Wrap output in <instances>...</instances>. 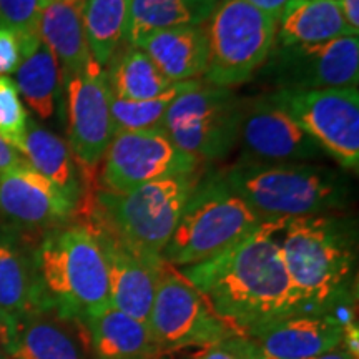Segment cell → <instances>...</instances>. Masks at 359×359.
Instances as JSON below:
<instances>
[{
    "label": "cell",
    "instance_id": "cell-41",
    "mask_svg": "<svg viewBox=\"0 0 359 359\" xmlns=\"http://www.w3.org/2000/svg\"><path fill=\"white\" fill-rule=\"evenodd\" d=\"M64 2H77V0H64Z\"/></svg>",
    "mask_w": 359,
    "mask_h": 359
},
{
    "label": "cell",
    "instance_id": "cell-6",
    "mask_svg": "<svg viewBox=\"0 0 359 359\" xmlns=\"http://www.w3.org/2000/svg\"><path fill=\"white\" fill-rule=\"evenodd\" d=\"M200 178L201 173L195 172L147 183L127 193L97 190L85 215L100 219L140 253L161 258Z\"/></svg>",
    "mask_w": 359,
    "mask_h": 359
},
{
    "label": "cell",
    "instance_id": "cell-38",
    "mask_svg": "<svg viewBox=\"0 0 359 359\" xmlns=\"http://www.w3.org/2000/svg\"><path fill=\"white\" fill-rule=\"evenodd\" d=\"M11 326H12V320H8V318L0 311V344H2L4 348H6V343H7V338H8V331H11Z\"/></svg>",
    "mask_w": 359,
    "mask_h": 359
},
{
    "label": "cell",
    "instance_id": "cell-18",
    "mask_svg": "<svg viewBox=\"0 0 359 359\" xmlns=\"http://www.w3.org/2000/svg\"><path fill=\"white\" fill-rule=\"evenodd\" d=\"M344 321L327 311H304L273 321L248 336L263 354L276 359H311L348 338Z\"/></svg>",
    "mask_w": 359,
    "mask_h": 359
},
{
    "label": "cell",
    "instance_id": "cell-3",
    "mask_svg": "<svg viewBox=\"0 0 359 359\" xmlns=\"http://www.w3.org/2000/svg\"><path fill=\"white\" fill-rule=\"evenodd\" d=\"M222 177L263 219L330 213L351 200V185L344 175L311 163H266L241 158Z\"/></svg>",
    "mask_w": 359,
    "mask_h": 359
},
{
    "label": "cell",
    "instance_id": "cell-13",
    "mask_svg": "<svg viewBox=\"0 0 359 359\" xmlns=\"http://www.w3.org/2000/svg\"><path fill=\"white\" fill-rule=\"evenodd\" d=\"M67 132L79 172L92 175L115 137L111 90L105 69L90 62L79 74L67 75Z\"/></svg>",
    "mask_w": 359,
    "mask_h": 359
},
{
    "label": "cell",
    "instance_id": "cell-7",
    "mask_svg": "<svg viewBox=\"0 0 359 359\" xmlns=\"http://www.w3.org/2000/svg\"><path fill=\"white\" fill-rule=\"evenodd\" d=\"M278 19L243 0H222L205 22L206 83L231 88L253 77L276 43Z\"/></svg>",
    "mask_w": 359,
    "mask_h": 359
},
{
    "label": "cell",
    "instance_id": "cell-39",
    "mask_svg": "<svg viewBox=\"0 0 359 359\" xmlns=\"http://www.w3.org/2000/svg\"><path fill=\"white\" fill-rule=\"evenodd\" d=\"M0 359H11V358H8L7 351H6V348H4L2 344H0Z\"/></svg>",
    "mask_w": 359,
    "mask_h": 359
},
{
    "label": "cell",
    "instance_id": "cell-37",
    "mask_svg": "<svg viewBox=\"0 0 359 359\" xmlns=\"http://www.w3.org/2000/svg\"><path fill=\"white\" fill-rule=\"evenodd\" d=\"M311 359H358V349H353L351 344L348 341H344V343H341L339 346L331 349V351L320 354V356Z\"/></svg>",
    "mask_w": 359,
    "mask_h": 359
},
{
    "label": "cell",
    "instance_id": "cell-17",
    "mask_svg": "<svg viewBox=\"0 0 359 359\" xmlns=\"http://www.w3.org/2000/svg\"><path fill=\"white\" fill-rule=\"evenodd\" d=\"M79 203L27 161L0 173V215L20 226H50L74 218Z\"/></svg>",
    "mask_w": 359,
    "mask_h": 359
},
{
    "label": "cell",
    "instance_id": "cell-22",
    "mask_svg": "<svg viewBox=\"0 0 359 359\" xmlns=\"http://www.w3.org/2000/svg\"><path fill=\"white\" fill-rule=\"evenodd\" d=\"M346 35H358L349 29L339 0H288L278 17L276 43H323Z\"/></svg>",
    "mask_w": 359,
    "mask_h": 359
},
{
    "label": "cell",
    "instance_id": "cell-31",
    "mask_svg": "<svg viewBox=\"0 0 359 359\" xmlns=\"http://www.w3.org/2000/svg\"><path fill=\"white\" fill-rule=\"evenodd\" d=\"M43 0H0V25L8 27L20 45L39 40V19Z\"/></svg>",
    "mask_w": 359,
    "mask_h": 359
},
{
    "label": "cell",
    "instance_id": "cell-30",
    "mask_svg": "<svg viewBox=\"0 0 359 359\" xmlns=\"http://www.w3.org/2000/svg\"><path fill=\"white\" fill-rule=\"evenodd\" d=\"M27 122L29 116L15 82L0 77V137L20 155L24 154Z\"/></svg>",
    "mask_w": 359,
    "mask_h": 359
},
{
    "label": "cell",
    "instance_id": "cell-9",
    "mask_svg": "<svg viewBox=\"0 0 359 359\" xmlns=\"http://www.w3.org/2000/svg\"><path fill=\"white\" fill-rule=\"evenodd\" d=\"M147 325L161 354L187 348L203 349L228 336L241 334L215 313L178 268L168 263L161 268Z\"/></svg>",
    "mask_w": 359,
    "mask_h": 359
},
{
    "label": "cell",
    "instance_id": "cell-11",
    "mask_svg": "<svg viewBox=\"0 0 359 359\" xmlns=\"http://www.w3.org/2000/svg\"><path fill=\"white\" fill-rule=\"evenodd\" d=\"M291 118L341 167H359L358 87L273 92Z\"/></svg>",
    "mask_w": 359,
    "mask_h": 359
},
{
    "label": "cell",
    "instance_id": "cell-40",
    "mask_svg": "<svg viewBox=\"0 0 359 359\" xmlns=\"http://www.w3.org/2000/svg\"><path fill=\"white\" fill-rule=\"evenodd\" d=\"M158 359H195L193 356H188V358H170V354H163V356H160Z\"/></svg>",
    "mask_w": 359,
    "mask_h": 359
},
{
    "label": "cell",
    "instance_id": "cell-4",
    "mask_svg": "<svg viewBox=\"0 0 359 359\" xmlns=\"http://www.w3.org/2000/svg\"><path fill=\"white\" fill-rule=\"evenodd\" d=\"M40 306L85 320L110 306L105 259L95 236L83 224L47 233L34 253Z\"/></svg>",
    "mask_w": 359,
    "mask_h": 359
},
{
    "label": "cell",
    "instance_id": "cell-1",
    "mask_svg": "<svg viewBox=\"0 0 359 359\" xmlns=\"http://www.w3.org/2000/svg\"><path fill=\"white\" fill-rule=\"evenodd\" d=\"M288 219H266L217 257L182 268L215 313L248 336L269 323L304 313L283 262L280 236Z\"/></svg>",
    "mask_w": 359,
    "mask_h": 359
},
{
    "label": "cell",
    "instance_id": "cell-28",
    "mask_svg": "<svg viewBox=\"0 0 359 359\" xmlns=\"http://www.w3.org/2000/svg\"><path fill=\"white\" fill-rule=\"evenodd\" d=\"M132 0H83L82 20L93 62L105 69L127 43Z\"/></svg>",
    "mask_w": 359,
    "mask_h": 359
},
{
    "label": "cell",
    "instance_id": "cell-35",
    "mask_svg": "<svg viewBox=\"0 0 359 359\" xmlns=\"http://www.w3.org/2000/svg\"><path fill=\"white\" fill-rule=\"evenodd\" d=\"M339 4L348 27L359 34V0H339Z\"/></svg>",
    "mask_w": 359,
    "mask_h": 359
},
{
    "label": "cell",
    "instance_id": "cell-10",
    "mask_svg": "<svg viewBox=\"0 0 359 359\" xmlns=\"http://www.w3.org/2000/svg\"><path fill=\"white\" fill-rule=\"evenodd\" d=\"M258 75L276 92L358 87L359 37L346 35L311 45H275Z\"/></svg>",
    "mask_w": 359,
    "mask_h": 359
},
{
    "label": "cell",
    "instance_id": "cell-36",
    "mask_svg": "<svg viewBox=\"0 0 359 359\" xmlns=\"http://www.w3.org/2000/svg\"><path fill=\"white\" fill-rule=\"evenodd\" d=\"M243 2L250 4V6L259 8V11L269 13L271 17L278 19L283 11V7L286 6L288 0H243Z\"/></svg>",
    "mask_w": 359,
    "mask_h": 359
},
{
    "label": "cell",
    "instance_id": "cell-12",
    "mask_svg": "<svg viewBox=\"0 0 359 359\" xmlns=\"http://www.w3.org/2000/svg\"><path fill=\"white\" fill-rule=\"evenodd\" d=\"M200 163L161 130L115 133L103 155L102 183L107 191L127 193L147 183L198 172Z\"/></svg>",
    "mask_w": 359,
    "mask_h": 359
},
{
    "label": "cell",
    "instance_id": "cell-24",
    "mask_svg": "<svg viewBox=\"0 0 359 359\" xmlns=\"http://www.w3.org/2000/svg\"><path fill=\"white\" fill-rule=\"evenodd\" d=\"M22 58L17 67L15 85L24 102L39 118L47 120L53 115L60 93L62 70L50 48L42 40L20 45Z\"/></svg>",
    "mask_w": 359,
    "mask_h": 359
},
{
    "label": "cell",
    "instance_id": "cell-5",
    "mask_svg": "<svg viewBox=\"0 0 359 359\" xmlns=\"http://www.w3.org/2000/svg\"><path fill=\"white\" fill-rule=\"evenodd\" d=\"M263 222L266 219L226 185L222 173L201 177L161 251V259L178 269L208 262Z\"/></svg>",
    "mask_w": 359,
    "mask_h": 359
},
{
    "label": "cell",
    "instance_id": "cell-16",
    "mask_svg": "<svg viewBox=\"0 0 359 359\" xmlns=\"http://www.w3.org/2000/svg\"><path fill=\"white\" fill-rule=\"evenodd\" d=\"M11 359H90L83 320L39 306L12 320L6 343Z\"/></svg>",
    "mask_w": 359,
    "mask_h": 359
},
{
    "label": "cell",
    "instance_id": "cell-8",
    "mask_svg": "<svg viewBox=\"0 0 359 359\" xmlns=\"http://www.w3.org/2000/svg\"><path fill=\"white\" fill-rule=\"evenodd\" d=\"M245 102L231 88L198 82L170 105L161 132L200 161H218L240 142Z\"/></svg>",
    "mask_w": 359,
    "mask_h": 359
},
{
    "label": "cell",
    "instance_id": "cell-25",
    "mask_svg": "<svg viewBox=\"0 0 359 359\" xmlns=\"http://www.w3.org/2000/svg\"><path fill=\"white\" fill-rule=\"evenodd\" d=\"M219 0H132L127 43L140 45L151 34L203 25Z\"/></svg>",
    "mask_w": 359,
    "mask_h": 359
},
{
    "label": "cell",
    "instance_id": "cell-32",
    "mask_svg": "<svg viewBox=\"0 0 359 359\" xmlns=\"http://www.w3.org/2000/svg\"><path fill=\"white\" fill-rule=\"evenodd\" d=\"M195 359H262L263 351L250 336L233 334L203 348Z\"/></svg>",
    "mask_w": 359,
    "mask_h": 359
},
{
    "label": "cell",
    "instance_id": "cell-27",
    "mask_svg": "<svg viewBox=\"0 0 359 359\" xmlns=\"http://www.w3.org/2000/svg\"><path fill=\"white\" fill-rule=\"evenodd\" d=\"M128 45V43H127ZM111 95L123 100L140 102L161 95L175 82L165 77L142 48L120 47L105 67Z\"/></svg>",
    "mask_w": 359,
    "mask_h": 359
},
{
    "label": "cell",
    "instance_id": "cell-26",
    "mask_svg": "<svg viewBox=\"0 0 359 359\" xmlns=\"http://www.w3.org/2000/svg\"><path fill=\"white\" fill-rule=\"evenodd\" d=\"M40 285L34 257L11 238L0 236V311L8 320L40 306Z\"/></svg>",
    "mask_w": 359,
    "mask_h": 359
},
{
    "label": "cell",
    "instance_id": "cell-2",
    "mask_svg": "<svg viewBox=\"0 0 359 359\" xmlns=\"http://www.w3.org/2000/svg\"><path fill=\"white\" fill-rule=\"evenodd\" d=\"M280 248L304 311H327L343 299L358 258L354 219L330 213L290 218Z\"/></svg>",
    "mask_w": 359,
    "mask_h": 359
},
{
    "label": "cell",
    "instance_id": "cell-29",
    "mask_svg": "<svg viewBox=\"0 0 359 359\" xmlns=\"http://www.w3.org/2000/svg\"><path fill=\"white\" fill-rule=\"evenodd\" d=\"M200 80H187V82H175L167 92L148 100L132 102L116 98L111 95V120H114L115 133L123 132H147V130H161L165 115L170 105L182 93L195 88Z\"/></svg>",
    "mask_w": 359,
    "mask_h": 359
},
{
    "label": "cell",
    "instance_id": "cell-21",
    "mask_svg": "<svg viewBox=\"0 0 359 359\" xmlns=\"http://www.w3.org/2000/svg\"><path fill=\"white\" fill-rule=\"evenodd\" d=\"M137 47L142 48L172 82H187L205 75L208 62L205 25L161 30L151 34Z\"/></svg>",
    "mask_w": 359,
    "mask_h": 359
},
{
    "label": "cell",
    "instance_id": "cell-23",
    "mask_svg": "<svg viewBox=\"0 0 359 359\" xmlns=\"http://www.w3.org/2000/svg\"><path fill=\"white\" fill-rule=\"evenodd\" d=\"M22 156L35 172L60 188L75 203H80L82 182L69 143L43 128L37 120L29 118Z\"/></svg>",
    "mask_w": 359,
    "mask_h": 359
},
{
    "label": "cell",
    "instance_id": "cell-15",
    "mask_svg": "<svg viewBox=\"0 0 359 359\" xmlns=\"http://www.w3.org/2000/svg\"><path fill=\"white\" fill-rule=\"evenodd\" d=\"M240 142L245 160L266 163H306L325 151L291 118L273 93L245 102Z\"/></svg>",
    "mask_w": 359,
    "mask_h": 359
},
{
    "label": "cell",
    "instance_id": "cell-19",
    "mask_svg": "<svg viewBox=\"0 0 359 359\" xmlns=\"http://www.w3.org/2000/svg\"><path fill=\"white\" fill-rule=\"evenodd\" d=\"M88 331L90 359H158L156 348L145 321L135 320L114 306L85 318Z\"/></svg>",
    "mask_w": 359,
    "mask_h": 359
},
{
    "label": "cell",
    "instance_id": "cell-34",
    "mask_svg": "<svg viewBox=\"0 0 359 359\" xmlns=\"http://www.w3.org/2000/svg\"><path fill=\"white\" fill-rule=\"evenodd\" d=\"M25 161L19 151L13 150V148L2 140L0 137V173H6L8 170L19 167Z\"/></svg>",
    "mask_w": 359,
    "mask_h": 359
},
{
    "label": "cell",
    "instance_id": "cell-20",
    "mask_svg": "<svg viewBox=\"0 0 359 359\" xmlns=\"http://www.w3.org/2000/svg\"><path fill=\"white\" fill-rule=\"evenodd\" d=\"M83 0H43L39 19V39L50 48L62 79L79 74L93 60L82 20Z\"/></svg>",
    "mask_w": 359,
    "mask_h": 359
},
{
    "label": "cell",
    "instance_id": "cell-33",
    "mask_svg": "<svg viewBox=\"0 0 359 359\" xmlns=\"http://www.w3.org/2000/svg\"><path fill=\"white\" fill-rule=\"evenodd\" d=\"M20 39L8 27L0 25V77L13 74L20 64Z\"/></svg>",
    "mask_w": 359,
    "mask_h": 359
},
{
    "label": "cell",
    "instance_id": "cell-14",
    "mask_svg": "<svg viewBox=\"0 0 359 359\" xmlns=\"http://www.w3.org/2000/svg\"><path fill=\"white\" fill-rule=\"evenodd\" d=\"M83 226L95 236L105 259L110 306L147 323L165 262L132 248L92 215H85Z\"/></svg>",
    "mask_w": 359,
    "mask_h": 359
}]
</instances>
